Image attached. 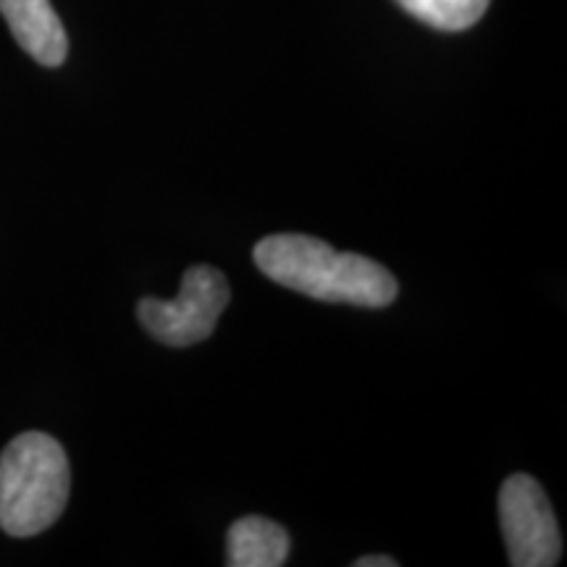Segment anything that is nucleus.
I'll list each match as a JSON object with an SVG mask.
<instances>
[{
	"mask_svg": "<svg viewBox=\"0 0 567 567\" xmlns=\"http://www.w3.org/2000/svg\"><path fill=\"white\" fill-rule=\"evenodd\" d=\"M252 258L268 279L313 300L386 308L396 297V279L384 266L358 252H337L308 234L260 239Z\"/></svg>",
	"mask_w": 567,
	"mask_h": 567,
	"instance_id": "obj_1",
	"label": "nucleus"
},
{
	"mask_svg": "<svg viewBox=\"0 0 567 567\" xmlns=\"http://www.w3.org/2000/svg\"><path fill=\"white\" fill-rule=\"evenodd\" d=\"M71 492L69 457L53 436L27 431L0 455V528L27 538L63 515Z\"/></svg>",
	"mask_w": 567,
	"mask_h": 567,
	"instance_id": "obj_2",
	"label": "nucleus"
},
{
	"mask_svg": "<svg viewBox=\"0 0 567 567\" xmlns=\"http://www.w3.org/2000/svg\"><path fill=\"white\" fill-rule=\"evenodd\" d=\"M229 305L226 276L213 266H193L184 271L182 289L174 300L142 297L137 302L140 323L158 342L168 347H193L208 339Z\"/></svg>",
	"mask_w": 567,
	"mask_h": 567,
	"instance_id": "obj_3",
	"label": "nucleus"
},
{
	"mask_svg": "<svg viewBox=\"0 0 567 567\" xmlns=\"http://www.w3.org/2000/svg\"><path fill=\"white\" fill-rule=\"evenodd\" d=\"M499 523L509 565L551 567L559 563L563 536H559L555 509L536 478L515 473L502 484Z\"/></svg>",
	"mask_w": 567,
	"mask_h": 567,
	"instance_id": "obj_4",
	"label": "nucleus"
},
{
	"mask_svg": "<svg viewBox=\"0 0 567 567\" xmlns=\"http://www.w3.org/2000/svg\"><path fill=\"white\" fill-rule=\"evenodd\" d=\"M0 13L21 48L42 66H61L69 38L51 0H0Z\"/></svg>",
	"mask_w": 567,
	"mask_h": 567,
	"instance_id": "obj_5",
	"label": "nucleus"
},
{
	"mask_svg": "<svg viewBox=\"0 0 567 567\" xmlns=\"http://www.w3.org/2000/svg\"><path fill=\"white\" fill-rule=\"evenodd\" d=\"M289 557V534L268 517L250 515L237 520L226 536L229 567H281Z\"/></svg>",
	"mask_w": 567,
	"mask_h": 567,
	"instance_id": "obj_6",
	"label": "nucleus"
},
{
	"mask_svg": "<svg viewBox=\"0 0 567 567\" xmlns=\"http://www.w3.org/2000/svg\"><path fill=\"white\" fill-rule=\"evenodd\" d=\"M410 17L442 32H463L484 17L492 0H396Z\"/></svg>",
	"mask_w": 567,
	"mask_h": 567,
	"instance_id": "obj_7",
	"label": "nucleus"
},
{
	"mask_svg": "<svg viewBox=\"0 0 567 567\" xmlns=\"http://www.w3.org/2000/svg\"><path fill=\"white\" fill-rule=\"evenodd\" d=\"M354 567H396V559L386 555H371V557L354 559Z\"/></svg>",
	"mask_w": 567,
	"mask_h": 567,
	"instance_id": "obj_8",
	"label": "nucleus"
}]
</instances>
